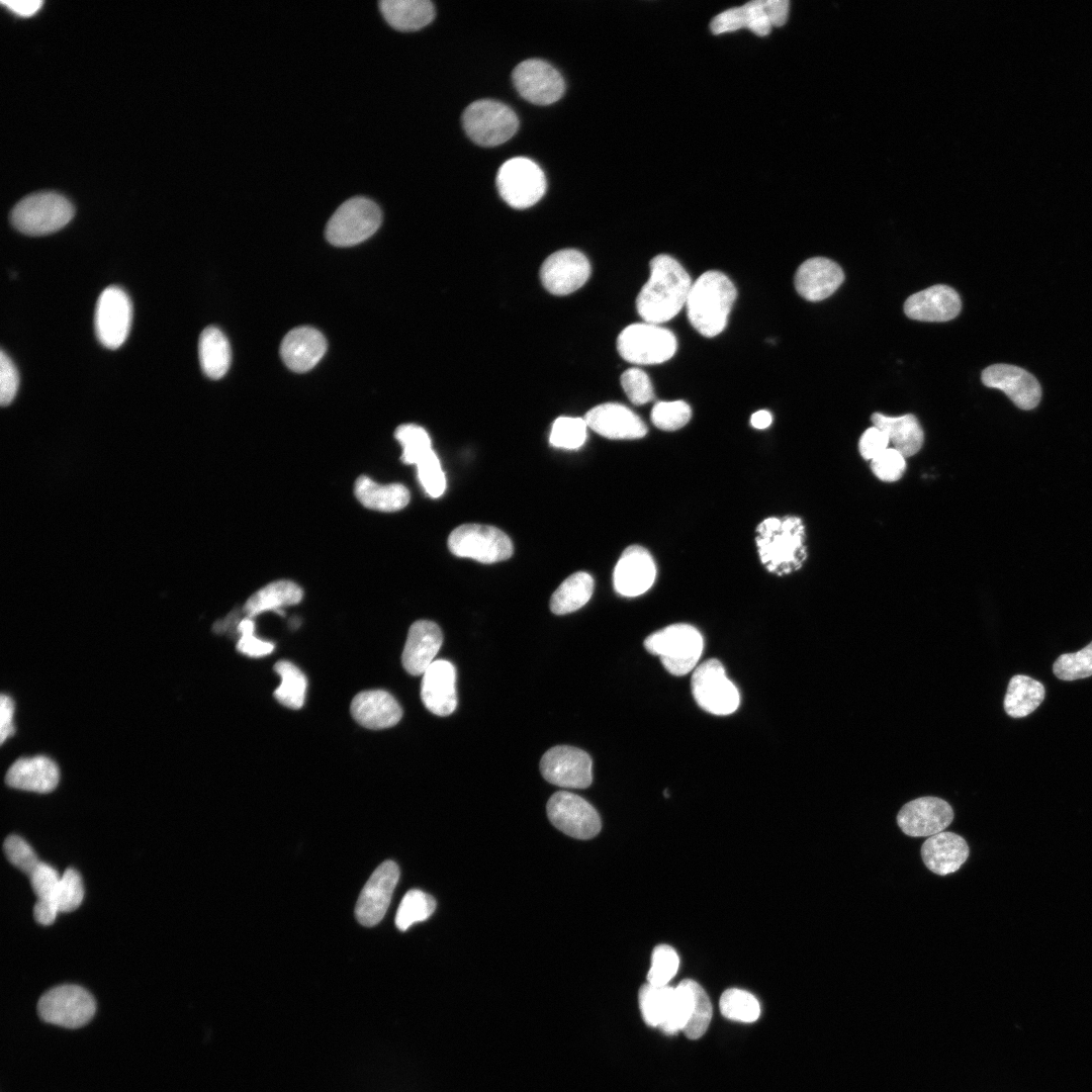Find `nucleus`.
Listing matches in <instances>:
<instances>
[{
	"label": "nucleus",
	"mask_w": 1092,
	"mask_h": 1092,
	"mask_svg": "<svg viewBox=\"0 0 1092 1092\" xmlns=\"http://www.w3.org/2000/svg\"><path fill=\"white\" fill-rule=\"evenodd\" d=\"M961 307L959 293L947 285L937 284L909 296L904 312L915 321L946 322L954 318Z\"/></svg>",
	"instance_id": "25"
},
{
	"label": "nucleus",
	"mask_w": 1092,
	"mask_h": 1092,
	"mask_svg": "<svg viewBox=\"0 0 1092 1092\" xmlns=\"http://www.w3.org/2000/svg\"><path fill=\"white\" fill-rule=\"evenodd\" d=\"M74 215V206L64 195L55 191L28 194L10 212V220L19 232L43 236L64 228Z\"/></svg>",
	"instance_id": "5"
},
{
	"label": "nucleus",
	"mask_w": 1092,
	"mask_h": 1092,
	"mask_svg": "<svg viewBox=\"0 0 1092 1092\" xmlns=\"http://www.w3.org/2000/svg\"><path fill=\"white\" fill-rule=\"evenodd\" d=\"M381 220V210L373 200L354 196L344 201L330 217L326 238L337 247L354 246L371 237Z\"/></svg>",
	"instance_id": "6"
},
{
	"label": "nucleus",
	"mask_w": 1092,
	"mask_h": 1092,
	"mask_svg": "<svg viewBox=\"0 0 1092 1092\" xmlns=\"http://www.w3.org/2000/svg\"><path fill=\"white\" fill-rule=\"evenodd\" d=\"M83 897L84 888L79 873L73 868H68L61 876L55 895V903L59 911L71 912L77 909Z\"/></svg>",
	"instance_id": "48"
},
{
	"label": "nucleus",
	"mask_w": 1092,
	"mask_h": 1092,
	"mask_svg": "<svg viewBox=\"0 0 1092 1092\" xmlns=\"http://www.w3.org/2000/svg\"><path fill=\"white\" fill-rule=\"evenodd\" d=\"M691 417V406L684 400L657 401L650 414L652 424L663 431L682 428Z\"/></svg>",
	"instance_id": "46"
},
{
	"label": "nucleus",
	"mask_w": 1092,
	"mask_h": 1092,
	"mask_svg": "<svg viewBox=\"0 0 1092 1092\" xmlns=\"http://www.w3.org/2000/svg\"><path fill=\"white\" fill-rule=\"evenodd\" d=\"M496 187L500 197L513 208L533 206L546 191V179L542 169L532 160L516 157L506 161L496 175Z\"/></svg>",
	"instance_id": "11"
},
{
	"label": "nucleus",
	"mask_w": 1092,
	"mask_h": 1092,
	"mask_svg": "<svg viewBox=\"0 0 1092 1092\" xmlns=\"http://www.w3.org/2000/svg\"><path fill=\"white\" fill-rule=\"evenodd\" d=\"M594 587V578L587 572L571 574L553 593L550 600L551 612L565 615L580 609L589 601Z\"/></svg>",
	"instance_id": "37"
},
{
	"label": "nucleus",
	"mask_w": 1092,
	"mask_h": 1092,
	"mask_svg": "<svg viewBox=\"0 0 1092 1092\" xmlns=\"http://www.w3.org/2000/svg\"><path fill=\"white\" fill-rule=\"evenodd\" d=\"M656 577V566L651 554L644 547L632 545L620 556L613 574L615 590L624 597H638L646 593Z\"/></svg>",
	"instance_id": "21"
},
{
	"label": "nucleus",
	"mask_w": 1092,
	"mask_h": 1092,
	"mask_svg": "<svg viewBox=\"0 0 1092 1092\" xmlns=\"http://www.w3.org/2000/svg\"><path fill=\"white\" fill-rule=\"evenodd\" d=\"M806 528L797 516L769 517L755 530V543L762 565L777 575L802 568L808 557Z\"/></svg>",
	"instance_id": "2"
},
{
	"label": "nucleus",
	"mask_w": 1092,
	"mask_h": 1092,
	"mask_svg": "<svg viewBox=\"0 0 1092 1092\" xmlns=\"http://www.w3.org/2000/svg\"><path fill=\"white\" fill-rule=\"evenodd\" d=\"M691 690L697 704L713 715H730L740 704L736 686L728 678L724 666L717 659L706 660L694 669Z\"/></svg>",
	"instance_id": "12"
},
{
	"label": "nucleus",
	"mask_w": 1092,
	"mask_h": 1092,
	"mask_svg": "<svg viewBox=\"0 0 1092 1092\" xmlns=\"http://www.w3.org/2000/svg\"><path fill=\"white\" fill-rule=\"evenodd\" d=\"M1055 675L1063 680H1075L1092 675V642L1074 653L1058 657L1053 666Z\"/></svg>",
	"instance_id": "45"
},
{
	"label": "nucleus",
	"mask_w": 1092,
	"mask_h": 1092,
	"mask_svg": "<svg viewBox=\"0 0 1092 1092\" xmlns=\"http://www.w3.org/2000/svg\"><path fill=\"white\" fill-rule=\"evenodd\" d=\"M59 912L57 904L50 900H37L33 907L34 919L41 925L52 924Z\"/></svg>",
	"instance_id": "61"
},
{
	"label": "nucleus",
	"mask_w": 1092,
	"mask_h": 1092,
	"mask_svg": "<svg viewBox=\"0 0 1092 1092\" xmlns=\"http://www.w3.org/2000/svg\"><path fill=\"white\" fill-rule=\"evenodd\" d=\"M379 7L386 21L403 31L418 30L435 17V7L429 0H381Z\"/></svg>",
	"instance_id": "33"
},
{
	"label": "nucleus",
	"mask_w": 1092,
	"mask_h": 1092,
	"mask_svg": "<svg viewBox=\"0 0 1092 1092\" xmlns=\"http://www.w3.org/2000/svg\"><path fill=\"white\" fill-rule=\"evenodd\" d=\"M1 2L11 11L21 16L34 14L42 4L39 0H2Z\"/></svg>",
	"instance_id": "62"
},
{
	"label": "nucleus",
	"mask_w": 1092,
	"mask_h": 1092,
	"mask_svg": "<svg viewBox=\"0 0 1092 1092\" xmlns=\"http://www.w3.org/2000/svg\"><path fill=\"white\" fill-rule=\"evenodd\" d=\"M254 630L255 624L252 618L246 617L239 623L238 631L241 637L237 644L238 651L251 657L270 654L274 650V644L258 639L254 634Z\"/></svg>",
	"instance_id": "53"
},
{
	"label": "nucleus",
	"mask_w": 1092,
	"mask_h": 1092,
	"mask_svg": "<svg viewBox=\"0 0 1092 1092\" xmlns=\"http://www.w3.org/2000/svg\"><path fill=\"white\" fill-rule=\"evenodd\" d=\"M198 357L203 373L211 379H219L228 372L232 352L224 334L216 327L205 328L199 337Z\"/></svg>",
	"instance_id": "34"
},
{
	"label": "nucleus",
	"mask_w": 1092,
	"mask_h": 1092,
	"mask_svg": "<svg viewBox=\"0 0 1092 1092\" xmlns=\"http://www.w3.org/2000/svg\"><path fill=\"white\" fill-rule=\"evenodd\" d=\"M644 647L659 657L669 673L681 676L698 666L704 639L694 626L677 623L650 634L644 640Z\"/></svg>",
	"instance_id": "4"
},
{
	"label": "nucleus",
	"mask_w": 1092,
	"mask_h": 1092,
	"mask_svg": "<svg viewBox=\"0 0 1092 1092\" xmlns=\"http://www.w3.org/2000/svg\"><path fill=\"white\" fill-rule=\"evenodd\" d=\"M693 992V1006L690 1019L682 1029L690 1039H698L709 1027L712 1019V1004L706 991L695 981L691 983Z\"/></svg>",
	"instance_id": "44"
},
{
	"label": "nucleus",
	"mask_w": 1092,
	"mask_h": 1092,
	"mask_svg": "<svg viewBox=\"0 0 1092 1092\" xmlns=\"http://www.w3.org/2000/svg\"><path fill=\"white\" fill-rule=\"evenodd\" d=\"M906 467V457L893 447H889L871 460L872 472L884 482H896L901 479Z\"/></svg>",
	"instance_id": "51"
},
{
	"label": "nucleus",
	"mask_w": 1092,
	"mask_h": 1092,
	"mask_svg": "<svg viewBox=\"0 0 1092 1092\" xmlns=\"http://www.w3.org/2000/svg\"><path fill=\"white\" fill-rule=\"evenodd\" d=\"M953 820V810L937 797H921L906 803L897 815L900 829L908 836H932L942 832Z\"/></svg>",
	"instance_id": "19"
},
{
	"label": "nucleus",
	"mask_w": 1092,
	"mask_h": 1092,
	"mask_svg": "<svg viewBox=\"0 0 1092 1092\" xmlns=\"http://www.w3.org/2000/svg\"><path fill=\"white\" fill-rule=\"evenodd\" d=\"M771 421L770 413L764 410L755 412L750 418V424L755 429H765L771 424Z\"/></svg>",
	"instance_id": "63"
},
{
	"label": "nucleus",
	"mask_w": 1092,
	"mask_h": 1092,
	"mask_svg": "<svg viewBox=\"0 0 1092 1092\" xmlns=\"http://www.w3.org/2000/svg\"><path fill=\"white\" fill-rule=\"evenodd\" d=\"M873 426L878 427L888 436L893 448L906 458L917 454L924 443V433L918 419L912 414L888 417L874 413L871 417Z\"/></svg>",
	"instance_id": "31"
},
{
	"label": "nucleus",
	"mask_w": 1092,
	"mask_h": 1092,
	"mask_svg": "<svg viewBox=\"0 0 1092 1092\" xmlns=\"http://www.w3.org/2000/svg\"><path fill=\"white\" fill-rule=\"evenodd\" d=\"M736 296L734 284L724 273L717 270L703 273L692 284L686 302L691 325L704 337L719 335L726 327Z\"/></svg>",
	"instance_id": "3"
},
{
	"label": "nucleus",
	"mask_w": 1092,
	"mask_h": 1092,
	"mask_svg": "<svg viewBox=\"0 0 1092 1092\" xmlns=\"http://www.w3.org/2000/svg\"><path fill=\"white\" fill-rule=\"evenodd\" d=\"M131 318L132 305L127 293L114 285L105 288L95 309V332L99 342L108 349L119 348L129 334Z\"/></svg>",
	"instance_id": "13"
},
{
	"label": "nucleus",
	"mask_w": 1092,
	"mask_h": 1092,
	"mask_svg": "<svg viewBox=\"0 0 1092 1092\" xmlns=\"http://www.w3.org/2000/svg\"><path fill=\"white\" fill-rule=\"evenodd\" d=\"M416 465L426 493L434 498L441 496L446 489V477L435 451L432 449Z\"/></svg>",
	"instance_id": "49"
},
{
	"label": "nucleus",
	"mask_w": 1092,
	"mask_h": 1092,
	"mask_svg": "<svg viewBox=\"0 0 1092 1092\" xmlns=\"http://www.w3.org/2000/svg\"><path fill=\"white\" fill-rule=\"evenodd\" d=\"M674 987L644 984L639 990V1006L646 1024L660 1027L664 1022L672 1001Z\"/></svg>",
	"instance_id": "39"
},
{
	"label": "nucleus",
	"mask_w": 1092,
	"mask_h": 1092,
	"mask_svg": "<svg viewBox=\"0 0 1092 1092\" xmlns=\"http://www.w3.org/2000/svg\"><path fill=\"white\" fill-rule=\"evenodd\" d=\"M587 424L582 418L559 417L553 425L549 442L556 448L577 449L586 439Z\"/></svg>",
	"instance_id": "43"
},
{
	"label": "nucleus",
	"mask_w": 1092,
	"mask_h": 1092,
	"mask_svg": "<svg viewBox=\"0 0 1092 1092\" xmlns=\"http://www.w3.org/2000/svg\"><path fill=\"white\" fill-rule=\"evenodd\" d=\"M584 420L597 434L613 440H634L647 434L644 422L628 406L606 402L589 410Z\"/></svg>",
	"instance_id": "22"
},
{
	"label": "nucleus",
	"mask_w": 1092,
	"mask_h": 1092,
	"mask_svg": "<svg viewBox=\"0 0 1092 1092\" xmlns=\"http://www.w3.org/2000/svg\"><path fill=\"white\" fill-rule=\"evenodd\" d=\"M890 440L885 432L876 426L868 428L858 440V452L864 460H873L889 448Z\"/></svg>",
	"instance_id": "56"
},
{
	"label": "nucleus",
	"mask_w": 1092,
	"mask_h": 1092,
	"mask_svg": "<svg viewBox=\"0 0 1092 1092\" xmlns=\"http://www.w3.org/2000/svg\"><path fill=\"white\" fill-rule=\"evenodd\" d=\"M274 670L280 675L281 684L275 690V699L283 706L297 710L305 700L307 688L306 677L303 672L293 663L280 660L274 665Z\"/></svg>",
	"instance_id": "38"
},
{
	"label": "nucleus",
	"mask_w": 1092,
	"mask_h": 1092,
	"mask_svg": "<svg viewBox=\"0 0 1092 1092\" xmlns=\"http://www.w3.org/2000/svg\"><path fill=\"white\" fill-rule=\"evenodd\" d=\"M327 351L324 335L311 327H298L289 331L280 345V356L285 365L295 372L312 369Z\"/></svg>",
	"instance_id": "27"
},
{
	"label": "nucleus",
	"mask_w": 1092,
	"mask_h": 1092,
	"mask_svg": "<svg viewBox=\"0 0 1092 1092\" xmlns=\"http://www.w3.org/2000/svg\"><path fill=\"white\" fill-rule=\"evenodd\" d=\"M394 436L402 447L400 459L404 464H417L432 450L430 436L421 426L403 424L396 428Z\"/></svg>",
	"instance_id": "42"
},
{
	"label": "nucleus",
	"mask_w": 1092,
	"mask_h": 1092,
	"mask_svg": "<svg viewBox=\"0 0 1092 1092\" xmlns=\"http://www.w3.org/2000/svg\"><path fill=\"white\" fill-rule=\"evenodd\" d=\"M592 758L585 751L565 745L550 748L540 761V771L547 782L572 789H584L592 784Z\"/></svg>",
	"instance_id": "16"
},
{
	"label": "nucleus",
	"mask_w": 1092,
	"mask_h": 1092,
	"mask_svg": "<svg viewBox=\"0 0 1092 1092\" xmlns=\"http://www.w3.org/2000/svg\"><path fill=\"white\" fill-rule=\"evenodd\" d=\"M19 384L17 369L8 355L0 354V402L3 406L13 400Z\"/></svg>",
	"instance_id": "55"
},
{
	"label": "nucleus",
	"mask_w": 1092,
	"mask_h": 1092,
	"mask_svg": "<svg viewBox=\"0 0 1092 1092\" xmlns=\"http://www.w3.org/2000/svg\"><path fill=\"white\" fill-rule=\"evenodd\" d=\"M844 274L841 267L824 257H814L803 262L795 274L797 292L809 301L829 297L841 285Z\"/></svg>",
	"instance_id": "24"
},
{
	"label": "nucleus",
	"mask_w": 1092,
	"mask_h": 1092,
	"mask_svg": "<svg viewBox=\"0 0 1092 1092\" xmlns=\"http://www.w3.org/2000/svg\"><path fill=\"white\" fill-rule=\"evenodd\" d=\"M745 15L746 27L759 36L767 35L771 29V23L765 12L763 0H754L742 6Z\"/></svg>",
	"instance_id": "57"
},
{
	"label": "nucleus",
	"mask_w": 1092,
	"mask_h": 1092,
	"mask_svg": "<svg viewBox=\"0 0 1092 1092\" xmlns=\"http://www.w3.org/2000/svg\"><path fill=\"white\" fill-rule=\"evenodd\" d=\"M14 702L7 696L2 694L0 698V741L4 743L15 732V726L13 723L14 718Z\"/></svg>",
	"instance_id": "59"
},
{
	"label": "nucleus",
	"mask_w": 1092,
	"mask_h": 1092,
	"mask_svg": "<svg viewBox=\"0 0 1092 1092\" xmlns=\"http://www.w3.org/2000/svg\"><path fill=\"white\" fill-rule=\"evenodd\" d=\"M981 379L987 387L1002 390L1021 410H1032L1040 401L1038 381L1020 367L994 364L983 370Z\"/></svg>",
	"instance_id": "20"
},
{
	"label": "nucleus",
	"mask_w": 1092,
	"mask_h": 1092,
	"mask_svg": "<svg viewBox=\"0 0 1092 1092\" xmlns=\"http://www.w3.org/2000/svg\"><path fill=\"white\" fill-rule=\"evenodd\" d=\"M436 909L435 899L419 889H412L403 896L395 915V925L405 931L417 922L427 920Z\"/></svg>",
	"instance_id": "40"
},
{
	"label": "nucleus",
	"mask_w": 1092,
	"mask_h": 1092,
	"mask_svg": "<svg viewBox=\"0 0 1092 1092\" xmlns=\"http://www.w3.org/2000/svg\"><path fill=\"white\" fill-rule=\"evenodd\" d=\"M547 815L556 828L577 839L593 838L602 827L596 809L580 796L565 791L550 797Z\"/></svg>",
	"instance_id": "14"
},
{
	"label": "nucleus",
	"mask_w": 1092,
	"mask_h": 1092,
	"mask_svg": "<svg viewBox=\"0 0 1092 1092\" xmlns=\"http://www.w3.org/2000/svg\"><path fill=\"white\" fill-rule=\"evenodd\" d=\"M350 711L361 726L375 730L394 726L402 716V709L397 701L383 690L357 694L351 702Z\"/></svg>",
	"instance_id": "28"
},
{
	"label": "nucleus",
	"mask_w": 1092,
	"mask_h": 1092,
	"mask_svg": "<svg viewBox=\"0 0 1092 1092\" xmlns=\"http://www.w3.org/2000/svg\"><path fill=\"white\" fill-rule=\"evenodd\" d=\"M763 4L772 26H782L786 23L790 7L788 0H763Z\"/></svg>",
	"instance_id": "60"
},
{
	"label": "nucleus",
	"mask_w": 1092,
	"mask_h": 1092,
	"mask_svg": "<svg viewBox=\"0 0 1092 1092\" xmlns=\"http://www.w3.org/2000/svg\"><path fill=\"white\" fill-rule=\"evenodd\" d=\"M448 548L458 557L481 563L507 560L514 552L512 540L505 532L479 524H463L455 528L448 537Z\"/></svg>",
	"instance_id": "9"
},
{
	"label": "nucleus",
	"mask_w": 1092,
	"mask_h": 1092,
	"mask_svg": "<svg viewBox=\"0 0 1092 1092\" xmlns=\"http://www.w3.org/2000/svg\"><path fill=\"white\" fill-rule=\"evenodd\" d=\"M399 879L398 866L385 860L372 873L363 887L355 907L358 922L370 927L381 921L389 906Z\"/></svg>",
	"instance_id": "18"
},
{
	"label": "nucleus",
	"mask_w": 1092,
	"mask_h": 1092,
	"mask_svg": "<svg viewBox=\"0 0 1092 1092\" xmlns=\"http://www.w3.org/2000/svg\"><path fill=\"white\" fill-rule=\"evenodd\" d=\"M719 1007L724 1017L745 1023L756 1021L760 1015L758 1000L751 993L736 988L723 992Z\"/></svg>",
	"instance_id": "41"
},
{
	"label": "nucleus",
	"mask_w": 1092,
	"mask_h": 1092,
	"mask_svg": "<svg viewBox=\"0 0 1092 1092\" xmlns=\"http://www.w3.org/2000/svg\"><path fill=\"white\" fill-rule=\"evenodd\" d=\"M676 347L671 331L647 322L629 325L617 338L620 356L634 364L663 363L674 355Z\"/></svg>",
	"instance_id": "8"
},
{
	"label": "nucleus",
	"mask_w": 1092,
	"mask_h": 1092,
	"mask_svg": "<svg viewBox=\"0 0 1092 1092\" xmlns=\"http://www.w3.org/2000/svg\"><path fill=\"white\" fill-rule=\"evenodd\" d=\"M679 959L673 947L667 944L655 946L651 954L647 983L654 986L667 985L677 973Z\"/></svg>",
	"instance_id": "47"
},
{
	"label": "nucleus",
	"mask_w": 1092,
	"mask_h": 1092,
	"mask_svg": "<svg viewBox=\"0 0 1092 1092\" xmlns=\"http://www.w3.org/2000/svg\"><path fill=\"white\" fill-rule=\"evenodd\" d=\"M512 79L518 93L536 105H550L558 101L565 90L561 74L540 59H529L517 65Z\"/></svg>",
	"instance_id": "15"
},
{
	"label": "nucleus",
	"mask_w": 1092,
	"mask_h": 1092,
	"mask_svg": "<svg viewBox=\"0 0 1092 1092\" xmlns=\"http://www.w3.org/2000/svg\"><path fill=\"white\" fill-rule=\"evenodd\" d=\"M746 27L743 7L730 8L715 16L710 24L715 34L731 32Z\"/></svg>",
	"instance_id": "58"
},
{
	"label": "nucleus",
	"mask_w": 1092,
	"mask_h": 1092,
	"mask_svg": "<svg viewBox=\"0 0 1092 1092\" xmlns=\"http://www.w3.org/2000/svg\"><path fill=\"white\" fill-rule=\"evenodd\" d=\"M354 492L364 507L381 512L401 510L411 498L410 491L403 484H379L365 475L357 478Z\"/></svg>",
	"instance_id": "32"
},
{
	"label": "nucleus",
	"mask_w": 1092,
	"mask_h": 1092,
	"mask_svg": "<svg viewBox=\"0 0 1092 1092\" xmlns=\"http://www.w3.org/2000/svg\"><path fill=\"white\" fill-rule=\"evenodd\" d=\"M442 642V631L436 623L428 620L413 623L401 655L404 669L413 675L423 674L433 663Z\"/></svg>",
	"instance_id": "26"
},
{
	"label": "nucleus",
	"mask_w": 1092,
	"mask_h": 1092,
	"mask_svg": "<svg viewBox=\"0 0 1092 1092\" xmlns=\"http://www.w3.org/2000/svg\"><path fill=\"white\" fill-rule=\"evenodd\" d=\"M95 1011V999L78 985L54 987L47 991L37 1003V1013L41 1020L66 1028L86 1025Z\"/></svg>",
	"instance_id": "10"
},
{
	"label": "nucleus",
	"mask_w": 1092,
	"mask_h": 1092,
	"mask_svg": "<svg viewBox=\"0 0 1092 1092\" xmlns=\"http://www.w3.org/2000/svg\"><path fill=\"white\" fill-rule=\"evenodd\" d=\"M466 134L482 147H495L509 141L519 127L514 110L491 99H480L469 104L462 114Z\"/></svg>",
	"instance_id": "7"
},
{
	"label": "nucleus",
	"mask_w": 1092,
	"mask_h": 1092,
	"mask_svg": "<svg viewBox=\"0 0 1092 1092\" xmlns=\"http://www.w3.org/2000/svg\"><path fill=\"white\" fill-rule=\"evenodd\" d=\"M60 879L61 876L55 868L40 861L37 868L29 876L30 885L37 900H50L55 902V895Z\"/></svg>",
	"instance_id": "54"
},
{
	"label": "nucleus",
	"mask_w": 1092,
	"mask_h": 1092,
	"mask_svg": "<svg viewBox=\"0 0 1092 1092\" xmlns=\"http://www.w3.org/2000/svg\"><path fill=\"white\" fill-rule=\"evenodd\" d=\"M456 669L448 660L438 659L423 673L421 698L426 708L444 717L457 707Z\"/></svg>",
	"instance_id": "23"
},
{
	"label": "nucleus",
	"mask_w": 1092,
	"mask_h": 1092,
	"mask_svg": "<svg viewBox=\"0 0 1092 1092\" xmlns=\"http://www.w3.org/2000/svg\"><path fill=\"white\" fill-rule=\"evenodd\" d=\"M620 381L632 403L642 405L654 398L652 383L643 370L636 367L629 368L622 373Z\"/></svg>",
	"instance_id": "50"
},
{
	"label": "nucleus",
	"mask_w": 1092,
	"mask_h": 1092,
	"mask_svg": "<svg viewBox=\"0 0 1092 1092\" xmlns=\"http://www.w3.org/2000/svg\"><path fill=\"white\" fill-rule=\"evenodd\" d=\"M1044 693V688L1038 680L1027 675H1014L1007 687L1005 712L1013 718L1025 717L1041 704Z\"/></svg>",
	"instance_id": "36"
},
{
	"label": "nucleus",
	"mask_w": 1092,
	"mask_h": 1092,
	"mask_svg": "<svg viewBox=\"0 0 1092 1092\" xmlns=\"http://www.w3.org/2000/svg\"><path fill=\"white\" fill-rule=\"evenodd\" d=\"M3 849L7 859L28 877L40 863L33 848L18 835H9Z\"/></svg>",
	"instance_id": "52"
},
{
	"label": "nucleus",
	"mask_w": 1092,
	"mask_h": 1092,
	"mask_svg": "<svg viewBox=\"0 0 1092 1092\" xmlns=\"http://www.w3.org/2000/svg\"><path fill=\"white\" fill-rule=\"evenodd\" d=\"M967 841L953 832L942 831L927 838L921 846L924 864L932 873L945 876L957 872L967 860Z\"/></svg>",
	"instance_id": "29"
},
{
	"label": "nucleus",
	"mask_w": 1092,
	"mask_h": 1092,
	"mask_svg": "<svg viewBox=\"0 0 1092 1092\" xmlns=\"http://www.w3.org/2000/svg\"><path fill=\"white\" fill-rule=\"evenodd\" d=\"M590 275V264L581 252L564 249L551 254L540 268V279L547 291L567 295L579 289Z\"/></svg>",
	"instance_id": "17"
},
{
	"label": "nucleus",
	"mask_w": 1092,
	"mask_h": 1092,
	"mask_svg": "<svg viewBox=\"0 0 1092 1092\" xmlns=\"http://www.w3.org/2000/svg\"><path fill=\"white\" fill-rule=\"evenodd\" d=\"M303 593L299 585L291 580L273 581L253 594L246 602L244 611L253 618L266 611H276L283 607L299 603Z\"/></svg>",
	"instance_id": "35"
},
{
	"label": "nucleus",
	"mask_w": 1092,
	"mask_h": 1092,
	"mask_svg": "<svg viewBox=\"0 0 1092 1092\" xmlns=\"http://www.w3.org/2000/svg\"><path fill=\"white\" fill-rule=\"evenodd\" d=\"M650 276L636 298L644 322L659 325L673 318L686 305L692 280L671 256L660 254L649 263Z\"/></svg>",
	"instance_id": "1"
},
{
	"label": "nucleus",
	"mask_w": 1092,
	"mask_h": 1092,
	"mask_svg": "<svg viewBox=\"0 0 1092 1092\" xmlns=\"http://www.w3.org/2000/svg\"><path fill=\"white\" fill-rule=\"evenodd\" d=\"M59 779L58 765L43 755L15 760L5 776L9 787L36 793L52 792L58 786Z\"/></svg>",
	"instance_id": "30"
}]
</instances>
